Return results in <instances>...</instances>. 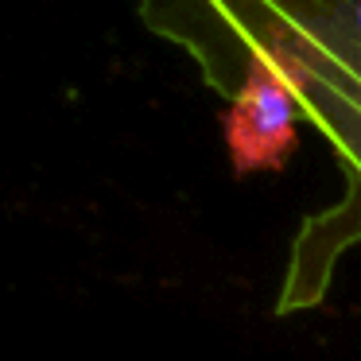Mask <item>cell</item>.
<instances>
[{
    "label": "cell",
    "mask_w": 361,
    "mask_h": 361,
    "mask_svg": "<svg viewBox=\"0 0 361 361\" xmlns=\"http://www.w3.org/2000/svg\"><path fill=\"white\" fill-rule=\"evenodd\" d=\"M299 117L338 152L345 190L334 210L303 221L295 252L311 272L330 276L345 249L361 241V47H330L299 71Z\"/></svg>",
    "instance_id": "obj_1"
},
{
    "label": "cell",
    "mask_w": 361,
    "mask_h": 361,
    "mask_svg": "<svg viewBox=\"0 0 361 361\" xmlns=\"http://www.w3.org/2000/svg\"><path fill=\"white\" fill-rule=\"evenodd\" d=\"M229 109L221 113L229 159L237 175L280 171L299 144V105L280 74L264 63H245L221 82Z\"/></svg>",
    "instance_id": "obj_2"
},
{
    "label": "cell",
    "mask_w": 361,
    "mask_h": 361,
    "mask_svg": "<svg viewBox=\"0 0 361 361\" xmlns=\"http://www.w3.org/2000/svg\"><path fill=\"white\" fill-rule=\"evenodd\" d=\"M345 16H350V27L361 43V0H345Z\"/></svg>",
    "instance_id": "obj_3"
}]
</instances>
